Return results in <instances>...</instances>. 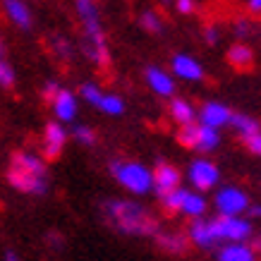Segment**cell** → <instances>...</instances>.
Segmentation results:
<instances>
[{"instance_id": "obj_33", "label": "cell", "mask_w": 261, "mask_h": 261, "mask_svg": "<svg viewBox=\"0 0 261 261\" xmlns=\"http://www.w3.org/2000/svg\"><path fill=\"white\" fill-rule=\"evenodd\" d=\"M175 10L180 15H190V12H194V0H175Z\"/></svg>"}, {"instance_id": "obj_1", "label": "cell", "mask_w": 261, "mask_h": 261, "mask_svg": "<svg viewBox=\"0 0 261 261\" xmlns=\"http://www.w3.org/2000/svg\"><path fill=\"white\" fill-rule=\"evenodd\" d=\"M103 216L106 221L115 225L118 230L127 235H139V238H149V235H159V223L153 218L149 208L142 204H132V201H106L103 204Z\"/></svg>"}, {"instance_id": "obj_31", "label": "cell", "mask_w": 261, "mask_h": 261, "mask_svg": "<svg viewBox=\"0 0 261 261\" xmlns=\"http://www.w3.org/2000/svg\"><path fill=\"white\" fill-rule=\"evenodd\" d=\"M53 48H56V53L60 58H70V43H67V41L65 39H60V36H56V41H53Z\"/></svg>"}, {"instance_id": "obj_34", "label": "cell", "mask_w": 261, "mask_h": 261, "mask_svg": "<svg viewBox=\"0 0 261 261\" xmlns=\"http://www.w3.org/2000/svg\"><path fill=\"white\" fill-rule=\"evenodd\" d=\"M249 29H252V24L247 22V19H238V22H235V34H238V36L249 34Z\"/></svg>"}, {"instance_id": "obj_5", "label": "cell", "mask_w": 261, "mask_h": 261, "mask_svg": "<svg viewBox=\"0 0 261 261\" xmlns=\"http://www.w3.org/2000/svg\"><path fill=\"white\" fill-rule=\"evenodd\" d=\"M216 206H218L221 216H240L249 208V199L238 187H225L216 194Z\"/></svg>"}, {"instance_id": "obj_37", "label": "cell", "mask_w": 261, "mask_h": 261, "mask_svg": "<svg viewBox=\"0 0 261 261\" xmlns=\"http://www.w3.org/2000/svg\"><path fill=\"white\" fill-rule=\"evenodd\" d=\"M247 5L252 12H261V0H247Z\"/></svg>"}, {"instance_id": "obj_25", "label": "cell", "mask_w": 261, "mask_h": 261, "mask_svg": "<svg viewBox=\"0 0 261 261\" xmlns=\"http://www.w3.org/2000/svg\"><path fill=\"white\" fill-rule=\"evenodd\" d=\"M221 142L218 137V129H211V127L201 125V135H199V151H208V149H216Z\"/></svg>"}, {"instance_id": "obj_30", "label": "cell", "mask_w": 261, "mask_h": 261, "mask_svg": "<svg viewBox=\"0 0 261 261\" xmlns=\"http://www.w3.org/2000/svg\"><path fill=\"white\" fill-rule=\"evenodd\" d=\"M82 96H84L89 103H94L96 108H98V103H101V98H103V94L94 87V84H84V87H82Z\"/></svg>"}, {"instance_id": "obj_29", "label": "cell", "mask_w": 261, "mask_h": 261, "mask_svg": "<svg viewBox=\"0 0 261 261\" xmlns=\"http://www.w3.org/2000/svg\"><path fill=\"white\" fill-rule=\"evenodd\" d=\"M74 139L80 144H84V146H91V144L96 142V135H94V129L91 127H84V125H80V127H74Z\"/></svg>"}, {"instance_id": "obj_18", "label": "cell", "mask_w": 261, "mask_h": 261, "mask_svg": "<svg viewBox=\"0 0 261 261\" xmlns=\"http://www.w3.org/2000/svg\"><path fill=\"white\" fill-rule=\"evenodd\" d=\"M218 261H254V249L249 245H225L218 252Z\"/></svg>"}, {"instance_id": "obj_9", "label": "cell", "mask_w": 261, "mask_h": 261, "mask_svg": "<svg viewBox=\"0 0 261 261\" xmlns=\"http://www.w3.org/2000/svg\"><path fill=\"white\" fill-rule=\"evenodd\" d=\"M67 142V132H65L60 125L56 122H48L46 129H43V156L48 161H56L60 153H63V146Z\"/></svg>"}, {"instance_id": "obj_2", "label": "cell", "mask_w": 261, "mask_h": 261, "mask_svg": "<svg viewBox=\"0 0 261 261\" xmlns=\"http://www.w3.org/2000/svg\"><path fill=\"white\" fill-rule=\"evenodd\" d=\"M77 15H80L82 29H84V53L89 60H94L98 67H108V48H106V36L98 19L94 0H77Z\"/></svg>"}, {"instance_id": "obj_24", "label": "cell", "mask_w": 261, "mask_h": 261, "mask_svg": "<svg viewBox=\"0 0 261 261\" xmlns=\"http://www.w3.org/2000/svg\"><path fill=\"white\" fill-rule=\"evenodd\" d=\"M190 190H182L177 187L175 192H170L168 197H163V206H166L168 214H175V211H182V206H185V199H187Z\"/></svg>"}, {"instance_id": "obj_21", "label": "cell", "mask_w": 261, "mask_h": 261, "mask_svg": "<svg viewBox=\"0 0 261 261\" xmlns=\"http://www.w3.org/2000/svg\"><path fill=\"white\" fill-rule=\"evenodd\" d=\"M170 115H173V120L177 122V125H192L197 113H194V108H192L187 101L175 98V101L170 103Z\"/></svg>"}, {"instance_id": "obj_35", "label": "cell", "mask_w": 261, "mask_h": 261, "mask_svg": "<svg viewBox=\"0 0 261 261\" xmlns=\"http://www.w3.org/2000/svg\"><path fill=\"white\" fill-rule=\"evenodd\" d=\"M206 41H208V43H218V29H216V27H206Z\"/></svg>"}, {"instance_id": "obj_28", "label": "cell", "mask_w": 261, "mask_h": 261, "mask_svg": "<svg viewBox=\"0 0 261 261\" xmlns=\"http://www.w3.org/2000/svg\"><path fill=\"white\" fill-rule=\"evenodd\" d=\"M0 87L3 89L15 87V70H12V65L5 63L3 58H0Z\"/></svg>"}, {"instance_id": "obj_32", "label": "cell", "mask_w": 261, "mask_h": 261, "mask_svg": "<svg viewBox=\"0 0 261 261\" xmlns=\"http://www.w3.org/2000/svg\"><path fill=\"white\" fill-rule=\"evenodd\" d=\"M247 149L252 151V153H256V156H261V132H256V135L254 137H249V139H247Z\"/></svg>"}, {"instance_id": "obj_10", "label": "cell", "mask_w": 261, "mask_h": 261, "mask_svg": "<svg viewBox=\"0 0 261 261\" xmlns=\"http://www.w3.org/2000/svg\"><path fill=\"white\" fill-rule=\"evenodd\" d=\"M230 118H232V113L223 106V103H206L201 113H199V120H201V125L211 127V129H218V127L228 125Z\"/></svg>"}, {"instance_id": "obj_3", "label": "cell", "mask_w": 261, "mask_h": 261, "mask_svg": "<svg viewBox=\"0 0 261 261\" xmlns=\"http://www.w3.org/2000/svg\"><path fill=\"white\" fill-rule=\"evenodd\" d=\"M111 173L115 175V180L127 187L135 194H146L153 190V175L142 166V163H132V161H113Z\"/></svg>"}, {"instance_id": "obj_39", "label": "cell", "mask_w": 261, "mask_h": 261, "mask_svg": "<svg viewBox=\"0 0 261 261\" xmlns=\"http://www.w3.org/2000/svg\"><path fill=\"white\" fill-rule=\"evenodd\" d=\"M3 50H5V43H3V39H0V58H3Z\"/></svg>"}, {"instance_id": "obj_6", "label": "cell", "mask_w": 261, "mask_h": 261, "mask_svg": "<svg viewBox=\"0 0 261 261\" xmlns=\"http://www.w3.org/2000/svg\"><path fill=\"white\" fill-rule=\"evenodd\" d=\"M151 175H153V192L161 199L168 197L170 192H175L180 187V170L175 166H170V163H166V161H161Z\"/></svg>"}, {"instance_id": "obj_4", "label": "cell", "mask_w": 261, "mask_h": 261, "mask_svg": "<svg viewBox=\"0 0 261 261\" xmlns=\"http://www.w3.org/2000/svg\"><path fill=\"white\" fill-rule=\"evenodd\" d=\"M211 225V232H214L216 242L218 240H228V242H240V240H247L252 235V225L238 216H218L208 223Z\"/></svg>"}, {"instance_id": "obj_36", "label": "cell", "mask_w": 261, "mask_h": 261, "mask_svg": "<svg viewBox=\"0 0 261 261\" xmlns=\"http://www.w3.org/2000/svg\"><path fill=\"white\" fill-rule=\"evenodd\" d=\"M247 214H249V218H261V206H252V204H249Z\"/></svg>"}, {"instance_id": "obj_12", "label": "cell", "mask_w": 261, "mask_h": 261, "mask_svg": "<svg viewBox=\"0 0 261 261\" xmlns=\"http://www.w3.org/2000/svg\"><path fill=\"white\" fill-rule=\"evenodd\" d=\"M50 106H53V111H56V118L63 120V122H70V120H74V115H77V98H74V94L65 91V89L58 91L56 98L50 101Z\"/></svg>"}, {"instance_id": "obj_22", "label": "cell", "mask_w": 261, "mask_h": 261, "mask_svg": "<svg viewBox=\"0 0 261 261\" xmlns=\"http://www.w3.org/2000/svg\"><path fill=\"white\" fill-rule=\"evenodd\" d=\"M199 135H201V125H182L177 132V142L187 149H199Z\"/></svg>"}, {"instance_id": "obj_15", "label": "cell", "mask_w": 261, "mask_h": 261, "mask_svg": "<svg viewBox=\"0 0 261 261\" xmlns=\"http://www.w3.org/2000/svg\"><path fill=\"white\" fill-rule=\"evenodd\" d=\"M146 82H149V87L161 96H170L175 91L173 77L166 74L163 70H159V67H149V70H146Z\"/></svg>"}, {"instance_id": "obj_13", "label": "cell", "mask_w": 261, "mask_h": 261, "mask_svg": "<svg viewBox=\"0 0 261 261\" xmlns=\"http://www.w3.org/2000/svg\"><path fill=\"white\" fill-rule=\"evenodd\" d=\"M10 168L22 170V173H32V175H46L43 161H41L36 153H29V151H17V153H12Z\"/></svg>"}, {"instance_id": "obj_19", "label": "cell", "mask_w": 261, "mask_h": 261, "mask_svg": "<svg viewBox=\"0 0 261 261\" xmlns=\"http://www.w3.org/2000/svg\"><path fill=\"white\" fill-rule=\"evenodd\" d=\"M228 63L235 67V70H249L254 63V58H252V50L247 46H242V43H235V46L228 50Z\"/></svg>"}, {"instance_id": "obj_14", "label": "cell", "mask_w": 261, "mask_h": 261, "mask_svg": "<svg viewBox=\"0 0 261 261\" xmlns=\"http://www.w3.org/2000/svg\"><path fill=\"white\" fill-rule=\"evenodd\" d=\"M173 72L182 80H190V82H197L204 77V70L201 65L190 56H175L173 58Z\"/></svg>"}, {"instance_id": "obj_7", "label": "cell", "mask_w": 261, "mask_h": 261, "mask_svg": "<svg viewBox=\"0 0 261 261\" xmlns=\"http://www.w3.org/2000/svg\"><path fill=\"white\" fill-rule=\"evenodd\" d=\"M10 185L19 192H29V194H43L48 190V180L46 175H32V173H22V170H15L10 168L8 173Z\"/></svg>"}, {"instance_id": "obj_23", "label": "cell", "mask_w": 261, "mask_h": 261, "mask_svg": "<svg viewBox=\"0 0 261 261\" xmlns=\"http://www.w3.org/2000/svg\"><path fill=\"white\" fill-rule=\"evenodd\" d=\"M204 211H206V199L201 194L190 192L187 199H185V206H182V214L192 216V218H199V216H204Z\"/></svg>"}, {"instance_id": "obj_26", "label": "cell", "mask_w": 261, "mask_h": 261, "mask_svg": "<svg viewBox=\"0 0 261 261\" xmlns=\"http://www.w3.org/2000/svg\"><path fill=\"white\" fill-rule=\"evenodd\" d=\"M139 24H142L146 32L151 34H159L163 32V19L159 17V12H153V10H146L142 17H139Z\"/></svg>"}, {"instance_id": "obj_38", "label": "cell", "mask_w": 261, "mask_h": 261, "mask_svg": "<svg viewBox=\"0 0 261 261\" xmlns=\"http://www.w3.org/2000/svg\"><path fill=\"white\" fill-rule=\"evenodd\" d=\"M5 261H19V256H17L15 252H8L5 254Z\"/></svg>"}, {"instance_id": "obj_20", "label": "cell", "mask_w": 261, "mask_h": 261, "mask_svg": "<svg viewBox=\"0 0 261 261\" xmlns=\"http://www.w3.org/2000/svg\"><path fill=\"white\" fill-rule=\"evenodd\" d=\"M230 125L235 127V132L242 137V142H247L249 137H254L259 132V122L252 118H247L242 113H232V118H230Z\"/></svg>"}, {"instance_id": "obj_27", "label": "cell", "mask_w": 261, "mask_h": 261, "mask_svg": "<svg viewBox=\"0 0 261 261\" xmlns=\"http://www.w3.org/2000/svg\"><path fill=\"white\" fill-rule=\"evenodd\" d=\"M98 108L103 113H108V115H120V113L125 111V103L120 96H103L101 103H98Z\"/></svg>"}, {"instance_id": "obj_8", "label": "cell", "mask_w": 261, "mask_h": 261, "mask_svg": "<svg viewBox=\"0 0 261 261\" xmlns=\"http://www.w3.org/2000/svg\"><path fill=\"white\" fill-rule=\"evenodd\" d=\"M190 180L197 190H211L218 182V168L206 159H197L190 166Z\"/></svg>"}, {"instance_id": "obj_11", "label": "cell", "mask_w": 261, "mask_h": 261, "mask_svg": "<svg viewBox=\"0 0 261 261\" xmlns=\"http://www.w3.org/2000/svg\"><path fill=\"white\" fill-rule=\"evenodd\" d=\"M5 15L10 17V22L19 27V29H32V10L27 8L24 0H3Z\"/></svg>"}, {"instance_id": "obj_17", "label": "cell", "mask_w": 261, "mask_h": 261, "mask_svg": "<svg viewBox=\"0 0 261 261\" xmlns=\"http://www.w3.org/2000/svg\"><path fill=\"white\" fill-rule=\"evenodd\" d=\"M190 240L194 242L197 247H201V249H208V247L216 245V238L214 232H211V225H208V221H197L192 223L190 228Z\"/></svg>"}, {"instance_id": "obj_16", "label": "cell", "mask_w": 261, "mask_h": 261, "mask_svg": "<svg viewBox=\"0 0 261 261\" xmlns=\"http://www.w3.org/2000/svg\"><path fill=\"white\" fill-rule=\"evenodd\" d=\"M156 242H159V247L168 254H185L187 252V245H190L187 238L180 235V232H159V235H156Z\"/></svg>"}]
</instances>
